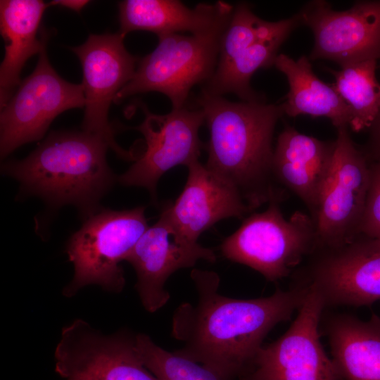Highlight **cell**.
<instances>
[{"label": "cell", "mask_w": 380, "mask_h": 380, "mask_svg": "<svg viewBox=\"0 0 380 380\" xmlns=\"http://www.w3.org/2000/svg\"><path fill=\"white\" fill-rule=\"evenodd\" d=\"M298 282L327 305H371L380 300V239L360 233L333 248L315 249ZM308 256V257H309Z\"/></svg>", "instance_id": "10"}, {"label": "cell", "mask_w": 380, "mask_h": 380, "mask_svg": "<svg viewBox=\"0 0 380 380\" xmlns=\"http://www.w3.org/2000/svg\"><path fill=\"white\" fill-rule=\"evenodd\" d=\"M280 201L272 199L266 210L246 218L221 245L226 258L250 267L271 281L291 274L312 253L316 241L310 215L296 211L286 220Z\"/></svg>", "instance_id": "5"}, {"label": "cell", "mask_w": 380, "mask_h": 380, "mask_svg": "<svg viewBox=\"0 0 380 380\" xmlns=\"http://www.w3.org/2000/svg\"><path fill=\"white\" fill-rule=\"evenodd\" d=\"M299 14L314 34L310 59L331 60L341 68L380 59V1H357L346 11H336L326 1L315 0Z\"/></svg>", "instance_id": "14"}, {"label": "cell", "mask_w": 380, "mask_h": 380, "mask_svg": "<svg viewBox=\"0 0 380 380\" xmlns=\"http://www.w3.org/2000/svg\"><path fill=\"white\" fill-rule=\"evenodd\" d=\"M54 359L64 380H159L143 364L136 335L105 334L82 319L63 328Z\"/></svg>", "instance_id": "9"}, {"label": "cell", "mask_w": 380, "mask_h": 380, "mask_svg": "<svg viewBox=\"0 0 380 380\" xmlns=\"http://www.w3.org/2000/svg\"><path fill=\"white\" fill-rule=\"evenodd\" d=\"M89 3L87 0H54L49 4L61 6L79 13Z\"/></svg>", "instance_id": "28"}, {"label": "cell", "mask_w": 380, "mask_h": 380, "mask_svg": "<svg viewBox=\"0 0 380 380\" xmlns=\"http://www.w3.org/2000/svg\"><path fill=\"white\" fill-rule=\"evenodd\" d=\"M200 260L215 262L213 250L185 237L162 209L158 220L141 236L125 260L137 274L135 288L144 308L154 312L170 299L165 289L176 271L193 267Z\"/></svg>", "instance_id": "15"}, {"label": "cell", "mask_w": 380, "mask_h": 380, "mask_svg": "<svg viewBox=\"0 0 380 380\" xmlns=\"http://www.w3.org/2000/svg\"><path fill=\"white\" fill-rule=\"evenodd\" d=\"M326 331L342 380H380V317L366 321L349 315L330 317Z\"/></svg>", "instance_id": "20"}, {"label": "cell", "mask_w": 380, "mask_h": 380, "mask_svg": "<svg viewBox=\"0 0 380 380\" xmlns=\"http://www.w3.org/2000/svg\"><path fill=\"white\" fill-rule=\"evenodd\" d=\"M148 227L143 206L125 210H99L85 218L67 243L74 275L64 287V296L72 297L91 284L110 292H121L125 279L120 263Z\"/></svg>", "instance_id": "4"}, {"label": "cell", "mask_w": 380, "mask_h": 380, "mask_svg": "<svg viewBox=\"0 0 380 380\" xmlns=\"http://www.w3.org/2000/svg\"><path fill=\"white\" fill-rule=\"evenodd\" d=\"M191 277L198 301L182 303L173 313L172 336L184 343L175 352L230 380L248 371L268 333L290 319L308 291L297 283L268 297L238 299L220 293L214 272L194 269Z\"/></svg>", "instance_id": "1"}, {"label": "cell", "mask_w": 380, "mask_h": 380, "mask_svg": "<svg viewBox=\"0 0 380 380\" xmlns=\"http://www.w3.org/2000/svg\"><path fill=\"white\" fill-rule=\"evenodd\" d=\"M49 6L39 0H1L0 29L5 53L0 66V104L2 108L18 85L23 68L48 42L49 33L39 25Z\"/></svg>", "instance_id": "19"}, {"label": "cell", "mask_w": 380, "mask_h": 380, "mask_svg": "<svg viewBox=\"0 0 380 380\" xmlns=\"http://www.w3.org/2000/svg\"><path fill=\"white\" fill-rule=\"evenodd\" d=\"M334 149L335 141H322L286 126L274 150L272 169L275 182L300 198L313 221Z\"/></svg>", "instance_id": "17"}, {"label": "cell", "mask_w": 380, "mask_h": 380, "mask_svg": "<svg viewBox=\"0 0 380 380\" xmlns=\"http://www.w3.org/2000/svg\"><path fill=\"white\" fill-rule=\"evenodd\" d=\"M306 286L308 291L291 327L261 347L241 380H342L319 339L324 303L314 288Z\"/></svg>", "instance_id": "11"}, {"label": "cell", "mask_w": 380, "mask_h": 380, "mask_svg": "<svg viewBox=\"0 0 380 380\" xmlns=\"http://www.w3.org/2000/svg\"><path fill=\"white\" fill-rule=\"evenodd\" d=\"M210 138L205 166L234 186L251 210L281 200L272 174V137L283 115L281 104L232 102L203 91L196 99Z\"/></svg>", "instance_id": "2"}, {"label": "cell", "mask_w": 380, "mask_h": 380, "mask_svg": "<svg viewBox=\"0 0 380 380\" xmlns=\"http://www.w3.org/2000/svg\"><path fill=\"white\" fill-rule=\"evenodd\" d=\"M300 24L302 20L299 13L287 19L269 22L255 15L247 4H238L234 7L232 17L221 37L216 68L226 66L257 42L286 40Z\"/></svg>", "instance_id": "23"}, {"label": "cell", "mask_w": 380, "mask_h": 380, "mask_svg": "<svg viewBox=\"0 0 380 380\" xmlns=\"http://www.w3.org/2000/svg\"><path fill=\"white\" fill-rule=\"evenodd\" d=\"M337 130L331 169L314 218V250L343 245L360 233L369 189L368 160L355 146L348 126Z\"/></svg>", "instance_id": "8"}, {"label": "cell", "mask_w": 380, "mask_h": 380, "mask_svg": "<svg viewBox=\"0 0 380 380\" xmlns=\"http://www.w3.org/2000/svg\"><path fill=\"white\" fill-rule=\"evenodd\" d=\"M187 167V180L182 193L163 209L188 239L198 242L200 235L218 221L242 217L252 210L234 186L198 160Z\"/></svg>", "instance_id": "16"}, {"label": "cell", "mask_w": 380, "mask_h": 380, "mask_svg": "<svg viewBox=\"0 0 380 380\" xmlns=\"http://www.w3.org/2000/svg\"><path fill=\"white\" fill-rule=\"evenodd\" d=\"M274 65L286 75L289 84L286 100L281 103L284 113L290 117L327 118L336 128L350 125L349 107L332 84L324 83L315 75L305 56L294 60L280 53Z\"/></svg>", "instance_id": "21"}, {"label": "cell", "mask_w": 380, "mask_h": 380, "mask_svg": "<svg viewBox=\"0 0 380 380\" xmlns=\"http://www.w3.org/2000/svg\"><path fill=\"white\" fill-rule=\"evenodd\" d=\"M229 22L205 34L158 37L156 48L139 61L132 78L117 94L114 102L137 94L158 91L168 97L172 109L185 107L193 87L206 83L214 75L221 37Z\"/></svg>", "instance_id": "6"}, {"label": "cell", "mask_w": 380, "mask_h": 380, "mask_svg": "<svg viewBox=\"0 0 380 380\" xmlns=\"http://www.w3.org/2000/svg\"><path fill=\"white\" fill-rule=\"evenodd\" d=\"M136 343L143 364L159 380H230L203 364L164 350L145 334L136 335Z\"/></svg>", "instance_id": "25"}, {"label": "cell", "mask_w": 380, "mask_h": 380, "mask_svg": "<svg viewBox=\"0 0 380 380\" xmlns=\"http://www.w3.org/2000/svg\"><path fill=\"white\" fill-rule=\"evenodd\" d=\"M108 148L105 139L83 130L52 132L25 158L5 163L2 172L25 192L54 207L74 205L87 218L99 210L115 180Z\"/></svg>", "instance_id": "3"}, {"label": "cell", "mask_w": 380, "mask_h": 380, "mask_svg": "<svg viewBox=\"0 0 380 380\" xmlns=\"http://www.w3.org/2000/svg\"><path fill=\"white\" fill-rule=\"evenodd\" d=\"M46 45L33 72L1 108V158L23 144L41 139L61 113L85 106L82 84L68 82L57 74L49 61Z\"/></svg>", "instance_id": "7"}, {"label": "cell", "mask_w": 380, "mask_h": 380, "mask_svg": "<svg viewBox=\"0 0 380 380\" xmlns=\"http://www.w3.org/2000/svg\"><path fill=\"white\" fill-rule=\"evenodd\" d=\"M370 184L360 233L380 239V162H369Z\"/></svg>", "instance_id": "26"}, {"label": "cell", "mask_w": 380, "mask_h": 380, "mask_svg": "<svg viewBox=\"0 0 380 380\" xmlns=\"http://www.w3.org/2000/svg\"><path fill=\"white\" fill-rule=\"evenodd\" d=\"M139 104L144 119L134 129L143 134L146 148L118 181L125 186L144 187L156 198V186L164 173L177 165L187 167L198 160L203 148L198 132L205 118L198 108L185 106L165 115H156L151 113L144 103Z\"/></svg>", "instance_id": "13"}, {"label": "cell", "mask_w": 380, "mask_h": 380, "mask_svg": "<svg viewBox=\"0 0 380 380\" xmlns=\"http://www.w3.org/2000/svg\"><path fill=\"white\" fill-rule=\"evenodd\" d=\"M125 37L114 34H90L82 44L70 49L78 57L83 72L85 110L82 130L101 137L110 149L125 160H137L132 151L115 141L108 115L117 94L132 78L137 58L125 49Z\"/></svg>", "instance_id": "12"}, {"label": "cell", "mask_w": 380, "mask_h": 380, "mask_svg": "<svg viewBox=\"0 0 380 380\" xmlns=\"http://www.w3.org/2000/svg\"><path fill=\"white\" fill-rule=\"evenodd\" d=\"M366 151H362L369 162H380V109L369 127Z\"/></svg>", "instance_id": "27"}, {"label": "cell", "mask_w": 380, "mask_h": 380, "mask_svg": "<svg viewBox=\"0 0 380 380\" xmlns=\"http://www.w3.org/2000/svg\"><path fill=\"white\" fill-rule=\"evenodd\" d=\"M118 6V32L124 37L137 30L151 32L158 37L182 32L205 34L228 23L234 11L222 1L201 3L194 8L177 0H125Z\"/></svg>", "instance_id": "18"}, {"label": "cell", "mask_w": 380, "mask_h": 380, "mask_svg": "<svg viewBox=\"0 0 380 380\" xmlns=\"http://www.w3.org/2000/svg\"><path fill=\"white\" fill-rule=\"evenodd\" d=\"M377 61L368 60L330 70L332 84L351 113L350 128L369 129L380 109V83L376 77Z\"/></svg>", "instance_id": "22"}, {"label": "cell", "mask_w": 380, "mask_h": 380, "mask_svg": "<svg viewBox=\"0 0 380 380\" xmlns=\"http://www.w3.org/2000/svg\"><path fill=\"white\" fill-rule=\"evenodd\" d=\"M284 41L279 39L255 42L226 66L216 68L202 91L221 96L232 93L243 101H264L251 87V78L258 69L274 65L278 50Z\"/></svg>", "instance_id": "24"}]
</instances>
